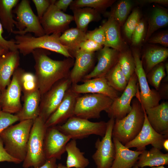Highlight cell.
Listing matches in <instances>:
<instances>
[{
    "mask_svg": "<svg viewBox=\"0 0 168 168\" xmlns=\"http://www.w3.org/2000/svg\"><path fill=\"white\" fill-rule=\"evenodd\" d=\"M32 54L35 62V74L41 96L57 82L69 77L74 58L54 60L49 56L50 54L49 51L42 49H36Z\"/></svg>",
    "mask_w": 168,
    "mask_h": 168,
    "instance_id": "obj_1",
    "label": "cell"
},
{
    "mask_svg": "<svg viewBox=\"0 0 168 168\" xmlns=\"http://www.w3.org/2000/svg\"><path fill=\"white\" fill-rule=\"evenodd\" d=\"M33 120H23L12 125L0 133L7 153L22 162L26 154L27 143Z\"/></svg>",
    "mask_w": 168,
    "mask_h": 168,
    "instance_id": "obj_2",
    "label": "cell"
},
{
    "mask_svg": "<svg viewBox=\"0 0 168 168\" xmlns=\"http://www.w3.org/2000/svg\"><path fill=\"white\" fill-rule=\"evenodd\" d=\"M132 110L124 118L115 119L112 137L123 145L133 140L140 131L143 124L145 109L138 98L133 99Z\"/></svg>",
    "mask_w": 168,
    "mask_h": 168,
    "instance_id": "obj_3",
    "label": "cell"
},
{
    "mask_svg": "<svg viewBox=\"0 0 168 168\" xmlns=\"http://www.w3.org/2000/svg\"><path fill=\"white\" fill-rule=\"evenodd\" d=\"M61 35L55 33L36 37L27 33L16 35L14 40L17 49L24 56L32 53L36 49H42L60 54L67 58H74L61 43L59 37Z\"/></svg>",
    "mask_w": 168,
    "mask_h": 168,
    "instance_id": "obj_4",
    "label": "cell"
},
{
    "mask_svg": "<svg viewBox=\"0 0 168 168\" xmlns=\"http://www.w3.org/2000/svg\"><path fill=\"white\" fill-rule=\"evenodd\" d=\"M47 128L45 122L39 116L33 120L27 143L26 156L22 162L23 168H36L46 161L44 143Z\"/></svg>",
    "mask_w": 168,
    "mask_h": 168,
    "instance_id": "obj_5",
    "label": "cell"
},
{
    "mask_svg": "<svg viewBox=\"0 0 168 168\" xmlns=\"http://www.w3.org/2000/svg\"><path fill=\"white\" fill-rule=\"evenodd\" d=\"M61 132L71 139H81L92 135L103 137L106 133L107 122H92L88 119L75 116L68 119L64 123L56 126Z\"/></svg>",
    "mask_w": 168,
    "mask_h": 168,
    "instance_id": "obj_6",
    "label": "cell"
},
{
    "mask_svg": "<svg viewBox=\"0 0 168 168\" xmlns=\"http://www.w3.org/2000/svg\"><path fill=\"white\" fill-rule=\"evenodd\" d=\"M113 101L110 98L102 94L88 93L80 95L76 101L74 116L88 120L99 119L101 112H106Z\"/></svg>",
    "mask_w": 168,
    "mask_h": 168,
    "instance_id": "obj_7",
    "label": "cell"
},
{
    "mask_svg": "<svg viewBox=\"0 0 168 168\" xmlns=\"http://www.w3.org/2000/svg\"><path fill=\"white\" fill-rule=\"evenodd\" d=\"M13 12L16 15L15 25L18 29L12 32L16 35L33 33L35 36L40 37L45 34L40 20L33 12L28 0H22L16 6Z\"/></svg>",
    "mask_w": 168,
    "mask_h": 168,
    "instance_id": "obj_8",
    "label": "cell"
},
{
    "mask_svg": "<svg viewBox=\"0 0 168 168\" xmlns=\"http://www.w3.org/2000/svg\"><path fill=\"white\" fill-rule=\"evenodd\" d=\"M132 54L135 62V72L140 89V91H138L136 96L146 110L158 105L161 99L157 90L150 88L139 52L137 49H133Z\"/></svg>",
    "mask_w": 168,
    "mask_h": 168,
    "instance_id": "obj_9",
    "label": "cell"
},
{
    "mask_svg": "<svg viewBox=\"0 0 168 168\" xmlns=\"http://www.w3.org/2000/svg\"><path fill=\"white\" fill-rule=\"evenodd\" d=\"M72 83L69 77L55 83L41 96L39 116L45 123L61 103Z\"/></svg>",
    "mask_w": 168,
    "mask_h": 168,
    "instance_id": "obj_10",
    "label": "cell"
},
{
    "mask_svg": "<svg viewBox=\"0 0 168 168\" xmlns=\"http://www.w3.org/2000/svg\"><path fill=\"white\" fill-rule=\"evenodd\" d=\"M115 119L110 118L107 122L105 133L101 140L98 138L95 143L96 150L92 158L96 168H111L115 156V147L112 132Z\"/></svg>",
    "mask_w": 168,
    "mask_h": 168,
    "instance_id": "obj_11",
    "label": "cell"
},
{
    "mask_svg": "<svg viewBox=\"0 0 168 168\" xmlns=\"http://www.w3.org/2000/svg\"><path fill=\"white\" fill-rule=\"evenodd\" d=\"M139 91L137 77L135 72L130 78L122 94L113 100L106 111L110 118L120 119L125 117L131 111V101Z\"/></svg>",
    "mask_w": 168,
    "mask_h": 168,
    "instance_id": "obj_12",
    "label": "cell"
},
{
    "mask_svg": "<svg viewBox=\"0 0 168 168\" xmlns=\"http://www.w3.org/2000/svg\"><path fill=\"white\" fill-rule=\"evenodd\" d=\"M23 69L18 68L14 73L11 82L6 88L1 92L2 110L15 114L21 110V101L22 92L20 78Z\"/></svg>",
    "mask_w": 168,
    "mask_h": 168,
    "instance_id": "obj_13",
    "label": "cell"
},
{
    "mask_svg": "<svg viewBox=\"0 0 168 168\" xmlns=\"http://www.w3.org/2000/svg\"><path fill=\"white\" fill-rule=\"evenodd\" d=\"M55 1L40 20L45 35L63 33L74 21L72 15L65 13L57 8L54 4Z\"/></svg>",
    "mask_w": 168,
    "mask_h": 168,
    "instance_id": "obj_14",
    "label": "cell"
},
{
    "mask_svg": "<svg viewBox=\"0 0 168 168\" xmlns=\"http://www.w3.org/2000/svg\"><path fill=\"white\" fill-rule=\"evenodd\" d=\"M144 115V123L140 131L133 140L124 146L129 149L135 147L137 151H142L146 150L147 146L150 144L161 150L163 148V142L168 138V136L160 134L152 128L147 120L145 110Z\"/></svg>",
    "mask_w": 168,
    "mask_h": 168,
    "instance_id": "obj_15",
    "label": "cell"
},
{
    "mask_svg": "<svg viewBox=\"0 0 168 168\" xmlns=\"http://www.w3.org/2000/svg\"><path fill=\"white\" fill-rule=\"evenodd\" d=\"M71 139L56 126L47 128L44 143V151L46 159L60 160L66 152L67 144Z\"/></svg>",
    "mask_w": 168,
    "mask_h": 168,
    "instance_id": "obj_16",
    "label": "cell"
},
{
    "mask_svg": "<svg viewBox=\"0 0 168 168\" xmlns=\"http://www.w3.org/2000/svg\"><path fill=\"white\" fill-rule=\"evenodd\" d=\"M98 51L96 55L97 59L96 65L82 81L94 78L105 77L118 63L119 51L106 46H104Z\"/></svg>",
    "mask_w": 168,
    "mask_h": 168,
    "instance_id": "obj_17",
    "label": "cell"
},
{
    "mask_svg": "<svg viewBox=\"0 0 168 168\" xmlns=\"http://www.w3.org/2000/svg\"><path fill=\"white\" fill-rule=\"evenodd\" d=\"M80 95L69 88L66 92L61 103L56 110L45 123L46 128L63 124L70 118L74 116L76 101Z\"/></svg>",
    "mask_w": 168,
    "mask_h": 168,
    "instance_id": "obj_18",
    "label": "cell"
},
{
    "mask_svg": "<svg viewBox=\"0 0 168 168\" xmlns=\"http://www.w3.org/2000/svg\"><path fill=\"white\" fill-rule=\"evenodd\" d=\"M81 84H72L71 90L79 94L97 93L107 96L113 100L120 96L119 92L109 84L105 77L96 78L84 80Z\"/></svg>",
    "mask_w": 168,
    "mask_h": 168,
    "instance_id": "obj_19",
    "label": "cell"
},
{
    "mask_svg": "<svg viewBox=\"0 0 168 168\" xmlns=\"http://www.w3.org/2000/svg\"><path fill=\"white\" fill-rule=\"evenodd\" d=\"M95 53H88L79 49L75 53L73 66L69 77L72 84L82 81L84 78L93 69L96 61Z\"/></svg>",
    "mask_w": 168,
    "mask_h": 168,
    "instance_id": "obj_20",
    "label": "cell"
},
{
    "mask_svg": "<svg viewBox=\"0 0 168 168\" xmlns=\"http://www.w3.org/2000/svg\"><path fill=\"white\" fill-rule=\"evenodd\" d=\"M18 50L9 51L0 56V89L3 91L10 83L11 77L20 64Z\"/></svg>",
    "mask_w": 168,
    "mask_h": 168,
    "instance_id": "obj_21",
    "label": "cell"
},
{
    "mask_svg": "<svg viewBox=\"0 0 168 168\" xmlns=\"http://www.w3.org/2000/svg\"><path fill=\"white\" fill-rule=\"evenodd\" d=\"M145 112L152 128L158 133L168 136V101H163L156 106L146 110Z\"/></svg>",
    "mask_w": 168,
    "mask_h": 168,
    "instance_id": "obj_22",
    "label": "cell"
},
{
    "mask_svg": "<svg viewBox=\"0 0 168 168\" xmlns=\"http://www.w3.org/2000/svg\"><path fill=\"white\" fill-rule=\"evenodd\" d=\"M115 147V156L111 168H131L134 166L142 151L127 148L117 139L112 138Z\"/></svg>",
    "mask_w": 168,
    "mask_h": 168,
    "instance_id": "obj_23",
    "label": "cell"
},
{
    "mask_svg": "<svg viewBox=\"0 0 168 168\" xmlns=\"http://www.w3.org/2000/svg\"><path fill=\"white\" fill-rule=\"evenodd\" d=\"M41 95L39 90L24 94V103L20 111L16 114L19 121L34 120L39 116Z\"/></svg>",
    "mask_w": 168,
    "mask_h": 168,
    "instance_id": "obj_24",
    "label": "cell"
},
{
    "mask_svg": "<svg viewBox=\"0 0 168 168\" xmlns=\"http://www.w3.org/2000/svg\"><path fill=\"white\" fill-rule=\"evenodd\" d=\"M86 40V33L77 27L68 29L59 37L61 44L67 49L74 58L75 53L80 49L81 44Z\"/></svg>",
    "mask_w": 168,
    "mask_h": 168,
    "instance_id": "obj_25",
    "label": "cell"
},
{
    "mask_svg": "<svg viewBox=\"0 0 168 168\" xmlns=\"http://www.w3.org/2000/svg\"><path fill=\"white\" fill-rule=\"evenodd\" d=\"M168 164V153L164 154L159 149L152 147L145 150L139 155L135 165L140 168L164 166Z\"/></svg>",
    "mask_w": 168,
    "mask_h": 168,
    "instance_id": "obj_26",
    "label": "cell"
},
{
    "mask_svg": "<svg viewBox=\"0 0 168 168\" xmlns=\"http://www.w3.org/2000/svg\"><path fill=\"white\" fill-rule=\"evenodd\" d=\"M108 17V20L102 26L106 39L105 46L120 52L123 50V43L120 31V26L112 17Z\"/></svg>",
    "mask_w": 168,
    "mask_h": 168,
    "instance_id": "obj_27",
    "label": "cell"
},
{
    "mask_svg": "<svg viewBox=\"0 0 168 168\" xmlns=\"http://www.w3.org/2000/svg\"><path fill=\"white\" fill-rule=\"evenodd\" d=\"M71 10L76 27L85 33L90 22L99 21L101 18L100 13L91 8H75Z\"/></svg>",
    "mask_w": 168,
    "mask_h": 168,
    "instance_id": "obj_28",
    "label": "cell"
},
{
    "mask_svg": "<svg viewBox=\"0 0 168 168\" xmlns=\"http://www.w3.org/2000/svg\"><path fill=\"white\" fill-rule=\"evenodd\" d=\"M66 152L67 154L66 166L67 168H86L89 164V160L84 156L77 146L76 140L72 139L67 144Z\"/></svg>",
    "mask_w": 168,
    "mask_h": 168,
    "instance_id": "obj_29",
    "label": "cell"
},
{
    "mask_svg": "<svg viewBox=\"0 0 168 168\" xmlns=\"http://www.w3.org/2000/svg\"><path fill=\"white\" fill-rule=\"evenodd\" d=\"M19 2V0H0V22L8 33L14 30L16 21L13 18V9Z\"/></svg>",
    "mask_w": 168,
    "mask_h": 168,
    "instance_id": "obj_30",
    "label": "cell"
},
{
    "mask_svg": "<svg viewBox=\"0 0 168 168\" xmlns=\"http://www.w3.org/2000/svg\"><path fill=\"white\" fill-rule=\"evenodd\" d=\"M168 56L167 48L151 47L147 49L143 55L145 73L147 74L157 65L162 63Z\"/></svg>",
    "mask_w": 168,
    "mask_h": 168,
    "instance_id": "obj_31",
    "label": "cell"
},
{
    "mask_svg": "<svg viewBox=\"0 0 168 168\" xmlns=\"http://www.w3.org/2000/svg\"><path fill=\"white\" fill-rule=\"evenodd\" d=\"M168 24V13L167 10L160 7H156L149 18L145 41H147L152 35L158 29Z\"/></svg>",
    "mask_w": 168,
    "mask_h": 168,
    "instance_id": "obj_32",
    "label": "cell"
},
{
    "mask_svg": "<svg viewBox=\"0 0 168 168\" xmlns=\"http://www.w3.org/2000/svg\"><path fill=\"white\" fill-rule=\"evenodd\" d=\"M105 77L110 86L119 92L124 91L128 82L122 71L118 62Z\"/></svg>",
    "mask_w": 168,
    "mask_h": 168,
    "instance_id": "obj_33",
    "label": "cell"
},
{
    "mask_svg": "<svg viewBox=\"0 0 168 168\" xmlns=\"http://www.w3.org/2000/svg\"><path fill=\"white\" fill-rule=\"evenodd\" d=\"M132 7V3L130 1L121 0L106 14L114 19L120 26L124 23Z\"/></svg>",
    "mask_w": 168,
    "mask_h": 168,
    "instance_id": "obj_34",
    "label": "cell"
},
{
    "mask_svg": "<svg viewBox=\"0 0 168 168\" xmlns=\"http://www.w3.org/2000/svg\"><path fill=\"white\" fill-rule=\"evenodd\" d=\"M114 0H75L69 7L70 9L89 7L93 8L99 13L104 12L115 2Z\"/></svg>",
    "mask_w": 168,
    "mask_h": 168,
    "instance_id": "obj_35",
    "label": "cell"
},
{
    "mask_svg": "<svg viewBox=\"0 0 168 168\" xmlns=\"http://www.w3.org/2000/svg\"><path fill=\"white\" fill-rule=\"evenodd\" d=\"M118 63L122 71L128 82L135 72V62L132 53L128 50H122L120 52Z\"/></svg>",
    "mask_w": 168,
    "mask_h": 168,
    "instance_id": "obj_36",
    "label": "cell"
},
{
    "mask_svg": "<svg viewBox=\"0 0 168 168\" xmlns=\"http://www.w3.org/2000/svg\"><path fill=\"white\" fill-rule=\"evenodd\" d=\"M22 92L23 94L39 90L38 80L35 74L22 71L20 78Z\"/></svg>",
    "mask_w": 168,
    "mask_h": 168,
    "instance_id": "obj_37",
    "label": "cell"
},
{
    "mask_svg": "<svg viewBox=\"0 0 168 168\" xmlns=\"http://www.w3.org/2000/svg\"><path fill=\"white\" fill-rule=\"evenodd\" d=\"M165 71V64L161 63L155 66L146 74L148 84L157 91L162 79L166 75Z\"/></svg>",
    "mask_w": 168,
    "mask_h": 168,
    "instance_id": "obj_38",
    "label": "cell"
},
{
    "mask_svg": "<svg viewBox=\"0 0 168 168\" xmlns=\"http://www.w3.org/2000/svg\"><path fill=\"white\" fill-rule=\"evenodd\" d=\"M140 20L139 10L134 9L124 24V30L127 37L131 40L133 33Z\"/></svg>",
    "mask_w": 168,
    "mask_h": 168,
    "instance_id": "obj_39",
    "label": "cell"
},
{
    "mask_svg": "<svg viewBox=\"0 0 168 168\" xmlns=\"http://www.w3.org/2000/svg\"><path fill=\"white\" fill-rule=\"evenodd\" d=\"M86 35L87 39L92 40L101 45H105L106 39L102 26L93 30L87 31Z\"/></svg>",
    "mask_w": 168,
    "mask_h": 168,
    "instance_id": "obj_40",
    "label": "cell"
},
{
    "mask_svg": "<svg viewBox=\"0 0 168 168\" xmlns=\"http://www.w3.org/2000/svg\"><path fill=\"white\" fill-rule=\"evenodd\" d=\"M18 121H19V118L15 114L0 111V133Z\"/></svg>",
    "mask_w": 168,
    "mask_h": 168,
    "instance_id": "obj_41",
    "label": "cell"
},
{
    "mask_svg": "<svg viewBox=\"0 0 168 168\" xmlns=\"http://www.w3.org/2000/svg\"><path fill=\"white\" fill-rule=\"evenodd\" d=\"M145 27L144 21L140 20L135 29L132 36L131 40L133 45H136L141 42L144 35Z\"/></svg>",
    "mask_w": 168,
    "mask_h": 168,
    "instance_id": "obj_42",
    "label": "cell"
},
{
    "mask_svg": "<svg viewBox=\"0 0 168 168\" xmlns=\"http://www.w3.org/2000/svg\"><path fill=\"white\" fill-rule=\"evenodd\" d=\"M55 0H32L37 11V16L40 20Z\"/></svg>",
    "mask_w": 168,
    "mask_h": 168,
    "instance_id": "obj_43",
    "label": "cell"
},
{
    "mask_svg": "<svg viewBox=\"0 0 168 168\" xmlns=\"http://www.w3.org/2000/svg\"><path fill=\"white\" fill-rule=\"evenodd\" d=\"M103 47L92 40L87 39L81 44L80 49L86 52L95 53Z\"/></svg>",
    "mask_w": 168,
    "mask_h": 168,
    "instance_id": "obj_44",
    "label": "cell"
},
{
    "mask_svg": "<svg viewBox=\"0 0 168 168\" xmlns=\"http://www.w3.org/2000/svg\"><path fill=\"white\" fill-rule=\"evenodd\" d=\"M147 42L149 43L159 44L165 47L168 46V33L164 32L150 37Z\"/></svg>",
    "mask_w": 168,
    "mask_h": 168,
    "instance_id": "obj_45",
    "label": "cell"
},
{
    "mask_svg": "<svg viewBox=\"0 0 168 168\" xmlns=\"http://www.w3.org/2000/svg\"><path fill=\"white\" fill-rule=\"evenodd\" d=\"M3 27L0 22V45L9 51L18 50L14 40H7L3 37Z\"/></svg>",
    "mask_w": 168,
    "mask_h": 168,
    "instance_id": "obj_46",
    "label": "cell"
},
{
    "mask_svg": "<svg viewBox=\"0 0 168 168\" xmlns=\"http://www.w3.org/2000/svg\"><path fill=\"white\" fill-rule=\"evenodd\" d=\"M8 162L15 164H20L22 162L9 155L5 150L3 142L0 138V162Z\"/></svg>",
    "mask_w": 168,
    "mask_h": 168,
    "instance_id": "obj_47",
    "label": "cell"
},
{
    "mask_svg": "<svg viewBox=\"0 0 168 168\" xmlns=\"http://www.w3.org/2000/svg\"><path fill=\"white\" fill-rule=\"evenodd\" d=\"M73 0H55L54 5L59 10L65 12L73 1Z\"/></svg>",
    "mask_w": 168,
    "mask_h": 168,
    "instance_id": "obj_48",
    "label": "cell"
},
{
    "mask_svg": "<svg viewBox=\"0 0 168 168\" xmlns=\"http://www.w3.org/2000/svg\"><path fill=\"white\" fill-rule=\"evenodd\" d=\"M157 91L161 99H167L168 98V83L166 82L161 83Z\"/></svg>",
    "mask_w": 168,
    "mask_h": 168,
    "instance_id": "obj_49",
    "label": "cell"
},
{
    "mask_svg": "<svg viewBox=\"0 0 168 168\" xmlns=\"http://www.w3.org/2000/svg\"><path fill=\"white\" fill-rule=\"evenodd\" d=\"M57 160L54 158H50L46 160L45 163L40 166L36 168H57ZM30 168H34L30 167Z\"/></svg>",
    "mask_w": 168,
    "mask_h": 168,
    "instance_id": "obj_50",
    "label": "cell"
},
{
    "mask_svg": "<svg viewBox=\"0 0 168 168\" xmlns=\"http://www.w3.org/2000/svg\"><path fill=\"white\" fill-rule=\"evenodd\" d=\"M139 2L143 3H156L163 5H167L168 3V0H145L139 1Z\"/></svg>",
    "mask_w": 168,
    "mask_h": 168,
    "instance_id": "obj_51",
    "label": "cell"
},
{
    "mask_svg": "<svg viewBox=\"0 0 168 168\" xmlns=\"http://www.w3.org/2000/svg\"><path fill=\"white\" fill-rule=\"evenodd\" d=\"M163 148L166 151H168V139H165L163 143Z\"/></svg>",
    "mask_w": 168,
    "mask_h": 168,
    "instance_id": "obj_52",
    "label": "cell"
},
{
    "mask_svg": "<svg viewBox=\"0 0 168 168\" xmlns=\"http://www.w3.org/2000/svg\"><path fill=\"white\" fill-rule=\"evenodd\" d=\"M9 51L0 45V56L6 53Z\"/></svg>",
    "mask_w": 168,
    "mask_h": 168,
    "instance_id": "obj_53",
    "label": "cell"
},
{
    "mask_svg": "<svg viewBox=\"0 0 168 168\" xmlns=\"http://www.w3.org/2000/svg\"><path fill=\"white\" fill-rule=\"evenodd\" d=\"M57 168H67L66 166L62 163H59L58 164Z\"/></svg>",
    "mask_w": 168,
    "mask_h": 168,
    "instance_id": "obj_54",
    "label": "cell"
},
{
    "mask_svg": "<svg viewBox=\"0 0 168 168\" xmlns=\"http://www.w3.org/2000/svg\"><path fill=\"white\" fill-rule=\"evenodd\" d=\"M165 64V70L166 72V74H167V77L168 76V63H166Z\"/></svg>",
    "mask_w": 168,
    "mask_h": 168,
    "instance_id": "obj_55",
    "label": "cell"
},
{
    "mask_svg": "<svg viewBox=\"0 0 168 168\" xmlns=\"http://www.w3.org/2000/svg\"><path fill=\"white\" fill-rule=\"evenodd\" d=\"M151 168H167L164 166H158L151 167Z\"/></svg>",
    "mask_w": 168,
    "mask_h": 168,
    "instance_id": "obj_56",
    "label": "cell"
},
{
    "mask_svg": "<svg viewBox=\"0 0 168 168\" xmlns=\"http://www.w3.org/2000/svg\"><path fill=\"white\" fill-rule=\"evenodd\" d=\"M1 91L0 89V111L2 110L1 106Z\"/></svg>",
    "mask_w": 168,
    "mask_h": 168,
    "instance_id": "obj_57",
    "label": "cell"
},
{
    "mask_svg": "<svg viewBox=\"0 0 168 168\" xmlns=\"http://www.w3.org/2000/svg\"><path fill=\"white\" fill-rule=\"evenodd\" d=\"M131 168H144L139 167H138V166H136V165H135L134 166H133V167Z\"/></svg>",
    "mask_w": 168,
    "mask_h": 168,
    "instance_id": "obj_58",
    "label": "cell"
}]
</instances>
